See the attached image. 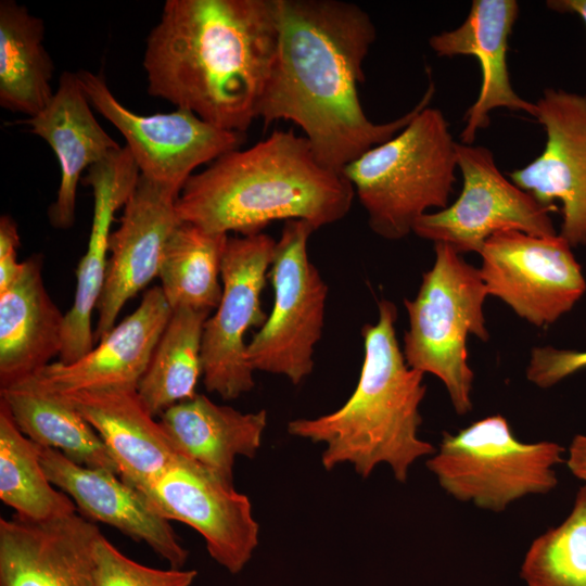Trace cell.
<instances>
[{"label": "cell", "instance_id": "32", "mask_svg": "<svg viewBox=\"0 0 586 586\" xmlns=\"http://www.w3.org/2000/svg\"><path fill=\"white\" fill-rule=\"evenodd\" d=\"M586 368V351L534 347L526 368V378L540 388H548Z\"/></svg>", "mask_w": 586, "mask_h": 586}, {"label": "cell", "instance_id": "19", "mask_svg": "<svg viewBox=\"0 0 586 586\" xmlns=\"http://www.w3.org/2000/svg\"><path fill=\"white\" fill-rule=\"evenodd\" d=\"M39 459L50 482L90 519L110 524L129 537L144 542L170 568L181 569L189 552L169 521L149 505L143 494L117 474L80 466L61 451L37 444Z\"/></svg>", "mask_w": 586, "mask_h": 586}, {"label": "cell", "instance_id": "29", "mask_svg": "<svg viewBox=\"0 0 586 586\" xmlns=\"http://www.w3.org/2000/svg\"><path fill=\"white\" fill-rule=\"evenodd\" d=\"M39 459L37 444L15 424L0 400V498L18 517L48 521L76 512L75 502L52 486Z\"/></svg>", "mask_w": 586, "mask_h": 586}, {"label": "cell", "instance_id": "26", "mask_svg": "<svg viewBox=\"0 0 586 586\" xmlns=\"http://www.w3.org/2000/svg\"><path fill=\"white\" fill-rule=\"evenodd\" d=\"M42 20L14 0L0 2V105L27 117L52 99L53 62Z\"/></svg>", "mask_w": 586, "mask_h": 586}, {"label": "cell", "instance_id": "23", "mask_svg": "<svg viewBox=\"0 0 586 586\" xmlns=\"http://www.w3.org/2000/svg\"><path fill=\"white\" fill-rule=\"evenodd\" d=\"M64 320L44 286L42 256H29L17 279L0 291V388L35 375L60 356Z\"/></svg>", "mask_w": 586, "mask_h": 586}, {"label": "cell", "instance_id": "9", "mask_svg": "<svg viewBox=\"0 0 586 586\" xmlns=\"http://www.w3.org/2000/svg\"><path fill=\"white\" fill-rule=\"evenodd\" d=\"M77 75L91 106L126 140L140 177L177 199L196 168L245 140V133L216 127L184 109L137 114L113 94L102 75L85 69Z\"/></svg>", "mask_w": 586, "mask_h": 586}, {"label": "cell", "instance_id": "16", "mask_svg": "<svg viewBox=\"0 0 586 586\" xmlns=\"http://www.w3.org/2000/svg\"><path fill=\"white\" fill-rule=\"evenodd\" d=\"M100 534L77 512L48 521L1 518L0 586H94Z\"/></svg>", "mask_w": 586, "mask_h": 586}, {"label": "cell", "instance_id": "28", "mask_svg": "<svg viewBox=\"0 0 586 586\" xmlns=\"http://www.w3.org/2000/svg\"><path fill=\"white\" fill-rule=\"evenodd\" d=\"M229 235L180 222L164 249L158 278L171 310H207L220 302L221 260Z\"/></svg>", "mask_w": 586, "mask_h": 586}, {"label": "cell", "instance_id": "34", "mask_svg": "<svg viewBox=\"0 0 586 586\" xmlns=\"http://www.w3.org/2000/svg\"><path fill=\"white\" fill-rule=\"evenodd\" d=\"M566 464L579 480L586 482V435H575L569 447Z\"/></svg>", "mask_w": 586, "mask_h": 586}, {"label": "cell", "instance_id": "33", "mask_svg": "<svg viewBox=\"0 0 586 586\" xmlns=\"http://www.w3.org/2000/svg\"><path fill=\"white\" fill-rule=\"evenodd\" d=\"M20 245L15 220L9 215H2L0 218V291L9 288L23 269V262L17 260Z\"/></svg>", "mask_w": 586, "mask_h": 586}, {"label": "cell", "instance_id": "21", "mask_svg": "<svg viewBox=\"0 0 586 586\" xmlns=\"http://www.w3.org/2000/svg\"><path fill=\"white\" fill-rule=\"evenodd\" d=\"M91 107L77 73L63 72L47 106L23 120L31 133L50 145L60 165L55 201L48 209L51 225L59 229L75 224L82 173L120 148L99 124Z\"/></svg>", "mask_w": 586, "mask_h": 586}, {"label": "cell", "instance_id": "7", "mask_svg": "<svg viewBox=\"0 0 586 586\" xmlns=\"http://www.w3.org/2000/svg\"><path fill=\"white\" fill-rule=\"evenodd\" d=\"M563 451L555 442L518 440L507 419L495 415L456 434L444 432L426 467L456 499L500 512L526 495L552 491L558 484L552 468L563 462Z\"/></svg>", "mask_w": 586, "mask_h": 586}, {"label": "cell", "instance_id": "18", "mask_svg": "<svg viewBox=\"0 0 586 586\" xmlns=\"http://www.w3.org/2000/svg\"><path fill=\"white\" fill-rule=\"evenodd\" d=\"M171 313L161 286H153L89 353L71 364L51 362L35 377L54 393L137 390Z\"/></svg>", "mask_w": 586, "mask_h": 586}, {"label": "cell", "instance_id": "1", "mask_svg": "<svg viewBox=\"0 0 586 586\" xmlns=\"http://www.w3.org/2000/svg\"><path fill=\"white\" fill-rule=\"evenodd\" d=\"M276 3L278 42L259 113L264 125L294 123L319 161L342 171L429 105L433 82L405 115L383 124L371 122L358 95L364 62L377 37L370 15L341 0Z\"/></svg>", "mask_w": 586, "mask_h": 586}, {"label": "cell", "instance_id": "11", "mask_svg": "<svg viewBox=\"0 0 586 586\" xmlns=\"http://www.w3.org/2000/svg\"><path fill=\"white\" fill-rule=\"evenodd\" d=\"M276 242L267 233L229 237L221 260V298L208 317L202 336V375L205 388L229 400L254 387L246 358V332L267 319L262 293Z\"/></svg>", "mask_w": 586, "mask_h": 586}, {"label": "cell", "instance_id": "22", "mask_svg": "<svg viewBox=\"0 0 586 586\" xmlns=\"http://www.w3.org/2000/svg\"><path fill=\"white\" fill-rule=\"evenodd\" d=\"M55 394L97 431L117 464L120 479L137 489L156 479L178 455L160 421L154 420L141 402L137 390Z\"/></svg>", "mask_w": 586, "mask_h": 586}, {"label": "cell", "instance_id": "3", "mask_svg": "<svg viewBox=\"0 0 586 586\" xmlns=\"http://www.w3.org/2000/svg\"><path fill=\"white\" fill-rule=\"evenodd\" d=\"M354 196L349 180L322 164L303 135L275 130L191 176L176 209L182 222L205 231L252 235L276 220H304L315 230L334 224Z\"/></svg>", "mask_w": 586, "mask_h": 586}, {"label": "cell", "instance_id": "24", "mask_svg": "<svg viewBox=\"0 0 586 586\" xmlns=\"http://www.w3.org/2000/svg\"><path fill=\"white\" fill-rule=\"evenodd\" d=\"M160 423L176 454L233 485L235 458L255 456L267 425V411L244 413L196 394L165 410Z\"/></svg>", "mask_w": 586, "mask_h": 586}, {"label": "cell", "instance_id": "30", "mask_svg": "<svg viewBox=\"0 0 586 586\" xmlns=\"http://www.w3.org/2000/svg\"><path fill=\"white\" fill-rule=\"evenodd\" d=\"M520 576L526 586H586V484L568 518L533 540Z\"/></svg>", "mask_w": 586, "mask_h": 586}, {"label": "cell", "instance_id": "4", "mask_svg": "<svg viewBox=\"0 0 586 586\" xmlns=\"http://www.w3.org/2000/svg\"><path fill=\"white\" fill-rule=\"evenodd\" d=\"M378 309V321L361 329L364 361L353 394L333 412L290 421L288 432L323 443L327 470L347 462L367 477L379 463H387L404 483L410 466L436 449L418 436L426 386L423 373L407 365L397 341V308L382 300Z\"/></svg>", "mask_w": 586, "mask_h": 586}, {"label": "cell", "instance_id": "17", "mask_svg": "<svg viewBox=\"0 0 586 586\" xmlns=\"http://www.w3.org/2000/svg\"><path fill=\"white\" fill-rule=\"evenodd\" d=\"M139 179L132 155L120 146L92 165L81 181L92 191V221L87 250L76 269L74 301L65 314L60 354L64 364L78 360L95 345L91 319L105 281L114 214L125 206Z\"/></svg>", "mask_w": 586, "mask_h": 586}, {"label": "cell", "instance_id": "6", "mask_svg": "<svg viewBox=\"0 0 586 586\" xmlns=\"http://www.w3.org/2000/svg\"><path fill=\"white\" fill-rule=\"evenodd\" d=\"M434 244L432 268L422 275L415 298L404 300L409 328L403 354L411 369L444 383L454 409L463 416L472 409L474 379L467 340L470 334L489 337L483 313L488 293L479 268L448 244Z\"/></svg>", "mask_w": 586, "mask_h": 586}, {"label": "cell", "instance_id": "25", "mask_svg": "<svg viewBox=\"0 0 586 586\" xmlns=\"http://www.w3.org/2000/svg\"><path fill=\"white\" fill-rule=\"evenodd\" d=\"M0 395L15 424L29 440L61 451L80 466L119 476L118 467L97 431L35 375L0 388Z\"/></svg>", "mask_w": 586, "mask_h": 586}, {"label": "cell", "instance_id": "8", "mask_svg": "<svg viewBox=\"0 0 586 586\" xmlns=\"http://www.w3.org/2000/svg\"><path fill=\"white\" fill-rule=\"evenodd\" d=\"M314 231L304 220L284 222L269 269L273 305L246 347L253 371L284 375L293 384L314 369L328 297V285L307 253Z\"/></svg>", "mask_w": 586, "mask_h": 586}, {"label": "cell", "instance_id": "27", "mask_svg": "<svg viewBox=\"0 0 586 586\" xmlns=\"http://www.w3.org/2000/svg\"><path fill=\"white\" fill-rule=\"evenodd\" d=\"M209 313L191 308L173 310L137 387L153 417L198 394L202 336Z\"/></svg>", "mask_w": 586, "mask_h": 586}, {"label": "cell", "instance_id": "5", "mask_svg": "<svg viewBox=\"0 0 586 586\" xmlns=\"http://www.w3.org/2000/svg\"><path fill=\"white\" fill-rule=\"evenodd\" d=\"M456 144L442 111L425 106L404 129L342 169L375 234L400 240L428 209L449 205Z\"/></svg>", "mask_w": 586, "mask_h": 586}, {"label": "cell", "instance_id": "35", "mask_svg": "<svg viewBox=\"0 0 586 586\" xmlns=\"http://www.w3.org/2000/svg\"><path fill=\"white\" fill-rule=\"evenodd\" d=\"M546 5L559 13L578 15L586 26V0H549Z\"/></svg>", "mask_w": 586, "mask_h": 586}, {"label": "cell", "instance_id": "14", "mask_svg": "<svg viewBox=\"0 0 586 586\" xmlns=\"http://www.w3.org/2000/svg\"><path fill=\"white\" fill-rule=\"evenodd\" d=\"M535 105V118L546 132L545 148L508 175L542 204L560 201L558 234L571 246L586 245V94L547 88Z\"/></svg>", "mask_w": 586, "mask_h": 586}, {"label": "cell", "instance_id": "10", "mask_svg": "<svg viewBox=\"0 0 586 586\" xmlns=\"http://www.w3.org/2000/svg\"><path fill=\"white\" fill-rule=\"evenodd\" d=\"M456 152L463 180L461 193L447 207L422 215L413 226L415 234L448 244L459 254H480L485 242L504 230L539 237L558 234L550 217L558 206L542 204L508 180L491 150L457 142Z\"/></svg>", "mask_w": 586, "mask_h": 586}, {"label": "cell", "instance_id": "20", "mask_svg": "<svg viewBox=\"0 0 586 586\" xmlns=\"http://www.w3.org/2000/svg\"><path fill=\"white\" fill-rule=\"evenodd\" d=\"M519 9L515 0H474L459 27L429 39L437 56L473 55L481 66L480 93L463 118V144H473L477 131L488 127L489 113L495 109L522 111L535 117L536 105L514 91L507 66L508 39Z\"/></svg>", "mask_w": 586, "mask_h": 586}, {"label": "cell", "instance_id": "2", "mask_svg": "<svg viewBox=\"0 0 586 586\" xmlns=\"http://www.w3.org/2000/svg\"><path fill=\"white\" fill-rule=\"evenodd\" d=\"M277 42L276 0H167L145 42L148 92L245 133L259 118Z\"/></svg>", "mask_w": 586, "mask_h": 586}, {"label": "cell", "instance_id": "31", "mask_svg": "<svg viewBox=\"0 0 586 586\" xmlns=\"http://www.w3.org/2000/svg\"><path fill=\"white\" fill-rule=\"evenodd\" d=\"M94 586H191L198 572L140 564L122 553L102 534L94 544Z\"/></svg>", "mask_w": 586, "mask_h": 586}, {"label": "cell", "instance_id": "12", "mask_svg": "<svg viewBox=\"0 0 586 586\" xmlns=\"http://www.w3.org/2000/svg\"><path fill=\"white\" fill-rule=\"evenodd\" d=\"M571 247L559 234L539 237L518 230L493 234L480 252L479 269L488 295L535 327L553 323L586 291Z\"/></svg>", "mask_w": 586, "mask_h": 586}, {"label": "cell", "instance_id": "13", "mask_svg": "<svg viewBox=\"0 0 586 586\" xmlns=\"http://www.w3.org/2000/svg\"><path fill=\"white\" fill-rule=\"evenodd\" d=\"M139 491L161 517L199 532L209 556L231 574L252 558L259 526L249 497L198 462L177 455Z\"/></svg>", "mask_w": 586, "mask_h": 586}, {"label": "cell", "instance_id": "15", "mask_svg": "<svg viewBox=\"0 0 586 586\" xmlns=\"http://www.w3.org/2000/svg\"><path fill=\"white\" fill-rule=\"evenodd\" d=\"M177 196L140 177L109 240V260L94 327L98 343L115 324L124 305L158 277L166 243L181 222Z\"/></svg>", "mask_w": 586, "mask_h": 586}]
</instances>
